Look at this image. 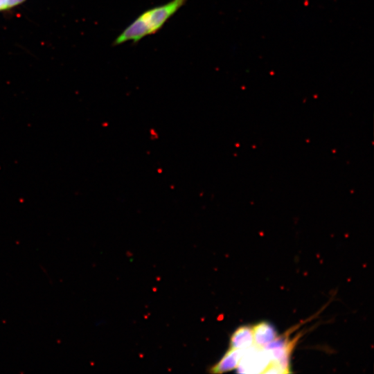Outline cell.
<instances>
[{
	"mask_svg": "<svg viewBox=\"0 0 374 374\" xmlns=\"http://www.w3.org/2000/svg\"><path fill=\"white\" fill-rule=\"evenodd\" d=\"M186 1L171 0L145 11L120 33L114 41V45H120L129 41L135 43L145 36L155 33Z\"/></svg>",
	"mask_w": 374,
	"mask_h": 374,
	"instance_id": "6da1fadb",
	"label": "cell"
},
{
	"mask_svg": "<svg viewBox=\"0 0 374 374\" xmlns=\"http://www.w3.org/2000/svg\"><path fill=\"white\" fill-rule=\"evenodd\" d=\"M296 341L297 338L290 339L288 337H277L263 347L267 350L271 361L267 368L268 373L290 372V355Z\"/></svg>",
	"mask_w": 374,
	"mask_h": 374,
	"instance_id": "7a4b0ae2",
	"label": "cell"
},
{
	"mask_svg": "<svg viewBox=\"0 0 374 374\" xmlns=\"http://www.w3.org/2000/svg\"><path fill=\"white\" fill-rule=\"evenodd\" d=\"M270 362L267 350L253 344L244 350L237 371L248 374L264 373Z\"/></svg>",
	"mask_w": 374,
	"mask_h": 374,
	"instance_id": "3957f363",
	"label": "cell"
},
{
	"mask_svg": "<svg viewBox=\"0 0 374 374\" xmlns=\"http://www.w3.org/2000/svg\"><path fill=\"white\" fill-rule=\"evenodd\" d=\"M244 350L230 348L222 359L211 368L210 373H223L237 368Z\"/></svg>",
	"mask_w": 374,
	"mask_h": 374,
	"instance_id": "277c9868",
	"label": "cell"
},
{
	"mask_svg": "<svg viewBox=\"0 0 374 374\" xmlns=\"http://www.w3.org/2000/svg\"><path fill=\"white\" fill-rule=\"evenodd\" d=\"M253 344L263 348L278 336L274 327L265 321H262L252 326Z\"/></svg>",
	"mask_w": 374,
	"mask_h": 374,
	"instance_id": "5b68a950",
	"label": "cell"
},
{
	"mask_svg": "<svg viewBox=\"0 0 374 374\" xmlns=\"http://www.w3.org/2000/svg\"><path fill=\"white\" fill-rule=\"evenodd\" d=\"M252 345H253V337L251 326L239 327L230 337V346L232 348L246 349Z\"/></svg>",
	"mask_w": 374,
	"mask_h": 374,
	"instance_id": "8992f818",
	"label": "cell"
},
{
	"mask_svg": "<svg viewBox=\"0 0 374 374\" xmlns=\"http://www.w3.org/2000/svg\"><path fill=\"white\" fill-rule=\"evenodd\" d=\"M28 0H0V12H9Z\"/></svg>",
	"mask_w": 374,
	"mask_h": 374,
	"instance_id": "52a82bcc",
	"label": "cell"
}]
</instances>
